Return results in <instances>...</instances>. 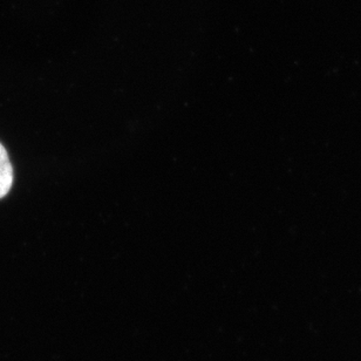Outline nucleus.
<instances>
[{
  "mask_svg": "<svg viewBox=\"0 0 361 361\" xmlns=\"http://www.w3.org/2000/svg\"><path fill=\"white\" fill-rule=\"evenodd\" d=\"M13 184V169L5 147L0 143V198L5 197Z\"/></svg>",
  "mask_w": 361,
  "mask_h": 361,
  "instance_id": "1",
  "label": "nucleus"
}]
</instances>
